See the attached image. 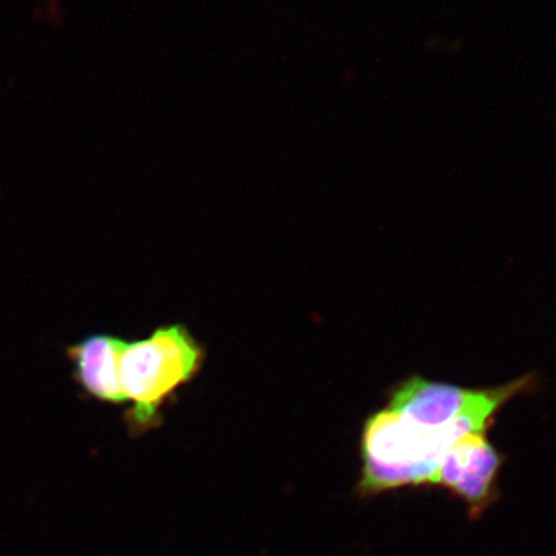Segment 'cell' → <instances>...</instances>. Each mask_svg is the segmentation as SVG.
Masks as SVG:
<instances>
[{
  "label": "cell",
  "instance_id": "6da1fadb",
  "mask_svg": "<svg viewBox=\"0 0 556 556\" xmlns=\"http://www.w3.org/2000/svg\"><path fill=\"white\" fill-rule=\"evenodd\" d=\"M203 351L181 325L152 332L150 338L126 342L121 354L119 376L131 433H144L161 420V408L179 387L199 372Z\"/></svg>",
  "mask_w": 556,
  "mask_h": 556
},
{
  "label": "cell",
  "instance_id": "7a4b0ae2",
  "mask_svg": "<svg viewBox=\"0 0 556 556\" xmlns=\"http://www.w3.org/2000/svg\"><path fill=\"white\" fill-rule=\"evenodd\" d=\"M504 460L485 433L464 434L442 457L433 484L466 501L471 517L478 518L496 501L497 475Z\"/></svg>",
  "mask_w": 556,
  "mask_h": 556
},
{
  "label": "cell",
  "instance_id": "3957f363",
  "mask_svg": "<svg viewBox=\"0 0 556 556\" xmlns=\"http://www.w3.org/2000/svg\"><path fill=\"white\" fill-rule=\"evenodd\" d=\"M126 340L109 334H93L68 348L67 357L73 365V379L87 396L123 404L119 362Z\"/></svg>",
  "mask_w": 556,
  "mask_h": 556
}]
</instances>
